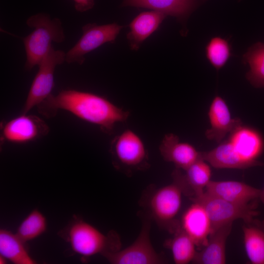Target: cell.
Masks as SVG:
<instances>
[{
  "instance_id": "6da1fadb",
  "label": "cell",
  "mask_w": 264,
  "mask_h": 264,
  "mask_svg": "<svg viewBox=\"0 0 264 264\" xmlns=\"http://www.w3.org/2000/svg\"><path fill=\"white\" fill-rule=\"evenodd\" d=\"M37 107L40 113L48 118L55 116L60 110L67 111L108 134L112 132L116 124L126 121L130 116L129 111L103 96L75 89L51 94Z\"/></svg>"
},
{
  "instance_id": "7a4b0ae2",
  "label": "cell",
  "mask_w": 264,
  "mask_h": 264,
  "mask_svg": "<svg viewBox=\"0 0 264 264\" xmlns=\"http://www.w3.org/2000/svg\"><path fill=\"white\" fill-rule=\"evenodd\" d=\"M58 235L76 254L84 257L103 254L120 249L119 237L115 232L105 235L82 219L75 217L61 230Z\"/></svg>"
},
{
  "instance_id": "3957f363",
  "label": "cell",
  "mask_w": 264,
  "mask_h": 264,
  "mask_svg": "<svg viewBox=\"0 0 264 264\" xmlns=\"http://www.w3.org/2000/svg\"><path fill=\"white\" fill-rule=\"evenodd\" d=\"M26 23L33 31L22 38L25 53V68L31 70L38 66L52 47V42L60 43L65 38L61 21L51 19L47 14H36L27 19Z\"/></svg>"
},
{
  "instance_id": "277c9868",
  "label": "cell",
  "mask_w": 264,
  "mask_h": 264,
  "mask_svg": "<svg viewBox=\"0 0 264 264\" xmlns=\"http://www.w3.org/2000/svg\"><path fill=\"white\" fill-rule=\"evenodd\" d=\"M190 199L200 203L205 209L211 221V231L238 219L242 220L243 222L250 221L259 214L257 210L259 202L240 204L211 196L205 191Z\"/></svg>"
},
{
  "instance_id": "5b68a950",
  "label": "cell",
  "mask_w": 264,
  "mask_h": 264,
  "mask_svg": "<svg viewBox=\"0 0 264 264\" xmlns=\"http://www.w3.org/2000/svg\"><path fill=\"white\" fill-rule=\"evenodd\" d=\"M182 194L180 184L174 179L172 183L154 191L149 200L151 217L172 233L180 226L176 219L181 208Z\"/></svg>"
},
{
  "instance_id": "8992f818",
  "label": "cell",
  "mask_w": 264,
  "mask_h": 264,
  "mask_svg": "<svg viewBox=\"0 0 264 264\" xmlns=\"http://www.w3.org/2000/svg\"><path fill=\"white\" fill-rule=\"evenodd\" d=\"M66 54L52 47L39 63L38 71L31 85L22 113H27L52 94L55 68L66 61Z\"/></svg>"
},
{
  "instance_id": "52a82bcc",
  "label": "cell",
  "mask_w": 264,
  "mask_h": 264,
  "mask_svg": "<svg viewBox=\"0 0 264 264\" xmlns=\"http://www.w3.org/2000/svg\"><path fill=\"white\" fill-rule=\"evenodd\" d=\"M151 222L144 220L141 230L136 240L122 250L105 253L102 255L112 264H159L164 259L154 249L150 232Z\"/></svg>"
},
{
  "instance_id": "ba28073f",
  "label": "cell",
  "mask_w": 264,
  "mask_h": 264,
  "mask_svg": "<svg viewBox=\"0 0 264 264\" xmlns=\"http://www.w3.org/2000/svg\"><path fill=\"white\" fill-rule=\"evenodd\" d=\"M110 151L116 167L143 169L148 165V154L141 137L134 132L127 129L112 139Z\"/></svg>"
},
{
  "instance_id": "9c48e42d",
  "label": "cell",
  "mask_w": 264,
  "mask_h": 264,
  "mask_svg": "<svg viewBox=\"0 0 264 264\" xmlns=\"http://www.w3.org/2000/svg\"><path fill=\"white\" fill-rule=\"evenodd\" d=\"M123 26L116 23L98 25L88 23L82 27L83 34L76 44L66 54V62L82 65L85 55L107 43L114 42Z\"/></svg>"
},
{
  "instance_id": "30bf717a",
  "label": "cell",
  "mask_w": 264,
  "mask_h": 264,
  "mask_svg": "<svg viewBox=\"0 0 264 264\" xmlns=\"http://www.w3.org/2000/svg\"><path fill=\"white\" fill-rule=\"evenodd\" d=\"M49 132L48 125L41 118L21 113L2 124L0 138L4 142L25 143L45 136Z\"/></svg>"
},
{
  "instance_id": "8fae6325",
  "label": "cell",
  "mask_w": 264,
  "mask_h": 264,
  "mask_svg": "<svg viewBox=\"0 0 264 264\" xmlns=\"http://www.w3.org/2000/svg\"><path fill=\"white\" fill-rule=\"evenodd\" d=\"M208 115L210 127L205 131V135L208 139L218 143L242 126L240 118H232L227 104L220 96L212 100Z\"/></svg>"
},
{
  "instance_id": "7c38bea8",
  "label": "cell",
  "mask_w": 264,
  "mask_h": 264,
  "mask_svg": "<svg viewBox=\"0 0 264 264\" xmlns=\"http://www.w3.org/2000/svg\"><path fill=\"white\" fill-rule=\"evenodd\" d=\"M185 171L183 174L176 168L172 174L173 179L180 184L183 194L190 199L202 194L211 181L212 171L208 163L200 158Z\"/></svg>"
},
{
  "instance_id": "4fadbf2b",
  "label": "cell",
  "mask_w": 264,
  "mask_h": 264,
  "mask_svg": "<svg viewBox=\"0 0 264 264\" xmlns=\"http://www.w3.org/2000/svg\"><path fill=\"white\" fill-rule=\"evenodd\" d=\"M205 192L230 202L249 204L260 201L261 189L240 181L211 180Z\"/></svg>"
},
{
  "instance_id": "5bb4252c",
  "label": "cell",
  "mask_w": 264,
  "mask_h": 264,
  "mask_svg": "<svg viewBox=\"0 0 264 264\" xmlns=\"http://www.w3.org/2000/svg\"><path fill=\"white\" fill-rule=\"evenodd\" d=\"M229 140L239 155L251 167L264 165L259 160L264 151V141L258 131L242 126L231 134Z\"/></svg>"
},
{
  "instance_id": "9a60e30c",
  "label": "cell",
  "mask_w": 264,
  "mask_h": 264,
  "mask_svg": "<svg viewBox=\"0 0 264 264\" xmlns=\"http://www.w3.org/2000/svg\"><path fill=\"white\" fill-rule=\"evenodd\" d=\"M180 225L199 250L207 245L212 224L207 211L201 204L193 202L183 214Z\"/></svg>"
},
{
  "instance_id": "2e32d148",
  "label": "cell",
  "mask_w": 264,
  "mask_h": 264,
  "mask_svg": "<svg viewBox=\"0 0 264 264\" xmlns=\"http://www.w3.org/2000/svg\"><path fill=\"white\" fill-rule=\"evenodd\" d=\"M159 150L164 160L184 171L201 158L200 152L191 144L181 142L179 137L173 133L164 135Z\"/></svg>"
},
{
  "instance_id": "e0dca14e",
  "label": "cell",
  "mask_w": 264,
  "mask_h": 264,
  "mask_svg": "<svg viewBox=\"0 0 264 264\" xmlns=\"http://www.w3.org/2000/svg\"><path fill=\"white\" fill-rule=\"evenodd\" d=\"M233 222L211 231L207 245L197 251L192 262L199 264H223L226 263L225 245Z\"/></svg>"
},
{
  "instance_id": "ac0fdd59",
  "label": "cell",
  "mask_w": 264,
  "mask_h": 264,
  "mask_svg": "<svg viewBox=\"0 0 264 264\" xmlns=\"http://www.w3.org/2000/svg\"><path fill=\"white\" fill-rule=\"evenodd\" d=\"M163 13L156 11L143 12L131 22L127 39L132 50H137L140 44L155 31L166 18Z\"/></svg>"
},
{
  "instance_id": "d6986e66",
  "label": "cell",
  "mask_w": 264,
  "mask_h": 264,
  "mask_svg": "<svg viewBox=\"0 0 264 264\" xmlns=\"http://www.w3.org/2000/svg\"><path fill=\"white\" fill-rule=\"evenodd\" d=\"M199 0H124V6L149 8L183 21L198 5Z\"/></svg>"
},
{
  "instance_id": "ffe728a7",
  "label": "cell",
  "mask_w": 264,
  "mask_h": 264,
  "mask_svg": "<svg viewBox=\"0 0 264 264\" xmlns=\"http://www.w3.org/2000/svg\"><path fill=\"white\" fill-rule=\"evenodd\" d=\"M244 244L251 264H264V220L255 218L242 225Z\"/></svg>"
},
{
  "instance_id": "44dd1931",
  "label": "cell",
  "mask_w": 264,
  "mask_h": 264,
  "mask_svg": "<svg viewBox=\"0 0 264 264\" xmlns=\"http://www.w3.org/2000/svg\"><path fill=\"white\" fill-rule=\"evenodd\" d=\"M201 158L217 169H246L250 166L237 153L228 140L213 149L200 152Z\"/></svg>"
},
{
  "instance_id": "7402d4cb",
  "label": "cell",
  "mask_w": 264,
  "mask_h": 264,
  "mask_svg": "<svg viewBox=\"0 0 264 264\" xmlns=\"http://www.w3.org/2000/svg\"><path fill=\"white\" fill-rule=\"evenodd\" d=\"M25 243L16 233L5 229L0 230V255L12 263H37L30 256Z\"/></svg>"
},
{
  "instance_id": "603a6c76",
  "label": "cell",
  "mask_w": 264,
  "mask_h": 264,
  "mask_svg": "<svg viewBox=\"0 0 264 264\" xmlns=\"http://www.w3.org/2000/svg\"><path fill=\"white\" fill-rule=\"evenodd\" d=\"M242 62L249 66L245 74L247 81L255 88H264V43L250 46L243 54Z\"/></svg>"
},
{
  "instance_id": "cb8c5ba5",
  "label": "cell",
  "mask_w": 264,
  "mask_h": 264,
  "mask_svg": "<svg viewBox=\"0 0 264 264\" xmlns=\"http://www.w3.org/2000/svg\"><path fill=\"white\" fill-rule=\"evenodd\" d=\"M174 234V237L165 243L171 250L175 263L187 264L192 262L197 252L195 242L182 229L181 225Z\"/></svg>"
},
{
  "instance_id": "d4e9b609",
  "label": "cell",
  "mask_w": 264,
  "mask_h": 264,
  "mask_svg": "<svg viewBox=\"0 0 264 264\" xmlns=\"http://www.w3.org/2000/svg\"><path fill=\"white\" fill-rule=\"evenodd\" d=\"M46 228L45 217L38 209H35L21 222L16 234L26 243L40 236Z\"/></svg>"
},
{
  "instance_id": "484cf974",
  "label": "cell",
  "mask_w": 264,
  "mask_h": 264,
  "mask_svg": "<svg viewBox=\"0 0 264 264\" xmlns=\"http://www.w3.org/2000/svg\"><path fill=\"white\" fill-rule=\"evenodd\" d=\"M205 53L211 65L219 70L225 65L231 56L230 45L225 39L215 37L208 43Z\"/></svg>"
},
{
  "instance_id": "4316f807",
  "label": "cell",
  "mask_w": 264,
  "mask_h": 264,
  "mask_svg": "<svg viewBox=\"0 0 264 264\" xmlns=\"http://www.w3.org/2000/svg\"><path fill=\"white\" fill-rule=\"evenodd\" d=\"M74 7L76 11L80 12H85L93 8L94 0H73Z\"/></svg>"
},
{
  "instance_id": "83f0119b",
  "label": "cell",
  "mask_w": 264,
  "mask_h": 264,
  "mask_svg": "<svg viewBox=\"0 0 264 264\" xmlns=\"http://www.w3.org/2000/svg\"><path fill=\"white\" fill-rule=\"evenodd\" d=\"M260 201H262L264 204V187L261 189V192L259 197Z\"/></svg>"
},
{
  "instance_id": "f1b7e54d",
  "label": "cell",
  "mask_w": 264,
  "mask_h": 264,
  "mask_svg": "<svg viewBox=\"0 0 264 264\" xmlns=\"http://www.w3.org/2000/svg\"><path fill=\"white\" fill-rule=\"evenodd\" d=\"M8 261L5 257L0 255V264H6Z\"/></svg>"
}]
</instances>
